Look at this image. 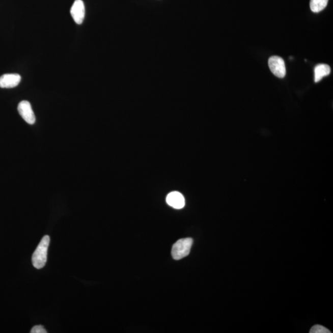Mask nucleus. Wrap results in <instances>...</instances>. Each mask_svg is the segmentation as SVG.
<instances>
[{
  "label": "nucleus",
  "mask_w": 333,
  "mask_h": 333,
  "mask_svg": "<svg viewBox=\"0 0 333 333\" xmlns=\"http://www.w3.org/2000/svg\"><path fill=\"white\" fill-rule=\"evenodd\" d=\"M49 241H50V239H49V236H44L32 256V264H33L34 267L37 269L43 268L47 261Z\"/></svg>",
  "instance_id": "1"
},
{
  "label": "nucleus",
  "mask_w": 333,
  "mask_h": 333,
  "mask_svg": "<svg viewBox=\"0 0 333 333\" xmlns=\"http://www.w3.org/2000/svg\"><path fill=\"white\" fill-rule=\"evenodd\" d=\"M192 239L190 238L181 239L174 244L172 256L175 260H180L189 255L192 247Z\"/></svg>",
  "instance_id": "2"
},
{
  "label": "nucleus",
  "mask_w": 333,
  "mask_h": 333,
  "mask_svg": "<svg viewBox=\"0 0 333 333\" xmlns=\"http://www.w3.org/2000/svg\"><path fill=\"white\" fill-rule=\"evenodd\" d=\"M268 66L271 72L279 78H284L286 74L285 61L276 55L271 57L268 60Z\"/></svg>",
  "instance_id": "3"
},
{
  "label": "nucleus",
  "mask_w": 333,
  "mask_h": 333,
  "mask_svg": "<svg viewBox=\"0 0 333 333\" xmlns=\"http://www.w3.org/2000/svg\"><path fill=\"white\" fill-rule=\"evenodd\" d=\"M19 115L27 124L33 125L36 122V116L31 106V104L27 101H22L18 105Z\"/></svg>",
  "instance_id": "4"
},
{
  "label": "nucleus",
  "mask_w": 333,
  "mask_h": 333,
  "mask_svg": "<svg viewBox=\"0 0 333 333\" xmlns=\"http://www.w3.org/2000/svg\"><path fill=\"white\" fill-rule=\"evenodd\" d=\"M71 14L76 24H82L86 16V8L82 0H75L71 9Z\"/></svg>",
  "instance_id": "5"
},
{
  "label": "nucleus",
  "mask_w": 333,
  "mask_h": 333,
  "mask_svg": "<svg viewBox=\"0 0 333 333\" xmlns=\"http://www.w3.org/2000/svg\"><path fill=\"white\" fill-rule=\"evenodd\" d=\"M21 77L17 74H7L0 77V87L3 89H12L18 86Z\"/></svg>",
  "instance_id": "6"
},
{
  "label": "nucleus",
  "mask_w": 333,
  "mask_h": 333,
  "mask_svg": "<svg viewBox=\"0 0 333 333\" xmlns=\"http://www.w3.org/2000/svg\"><path fill=\"white\" fill-rule=\"evenodd\" d=\"M166 203L175 209H182L185 205L183 196L178 191L171 192L166 198Z\"/></svg>",
  "instance_id": "7"
},
{
  "label": "nucleus",
  "mask_w": 333,
  "mask_h": 333,
  "mask_svg": "<svg viewBox=\"0 0 333 333\" xmlns=\"http://www.w3.org/2000/svg\"><path fill=\"white\" fill-rule=\"evenodd\" d=\"M315 82L317 83L331 73V68L328 64H320L315 66L314 69Z\"/></svg>",
  "instance_id": "8"
},
{
  "label": "nucleus",
  "mask_w": 333,
  "mask_h": 333,
  "mask_svg": "<svg viewBox=\"0 0 333 333\" xmlns=\"http://www.w3.org/2000/svg\"><path fill=\"white\" fill-rule=\"evenodd\" d=\"M328 0H311L310 7L312 12L319 13L328 5Z\"/></svg>",
  "instance_id": "9"
},
{
  "label": "nucleus",
  "mask_w": 333,
  "mask_h": 333,
  "mask_svg": "<svg viewBox=\"0 0 333 333\" xmlns=\"http://www.w3.org/2000/svg\"><path fill=\"white\" fill-rule=\"evenodd\" d=\"M311 333H330L329 330L321 325H315L310 331Z\"/></svg>",
  "instance_id": "10"
},
{
  "label": "nucleus",
  "mask_w": 333,
  "mask_h": 333,
  "mask_svg": "<svg viewBox=\"0 0 333 333\" xmlns=\"http://www.w3.org/2000/svg\"><path fill=\"white\" fill-rule=\"evenodd\" d=\"M31 333H46L47 331L43 328V326L38 325L35 326L31 329Z\"/></svg>",
  "instance_id": "11"
}]
</instances>
